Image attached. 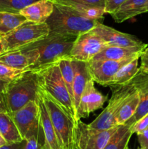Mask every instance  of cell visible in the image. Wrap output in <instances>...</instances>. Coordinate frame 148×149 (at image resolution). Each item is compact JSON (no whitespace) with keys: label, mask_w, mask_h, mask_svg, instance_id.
Returning <instances> with one entry per match:
<instances>
[{"label":"cell","mask_w":148,"mask_h":149,"mask_svg":"<svg viewBox=\"0 0 148 149\" xmlns=\"http://www.w3.org/2000/svg\"><path fill=\"white\" fill-rule=\"evenodd\" d=\"M77 37L49 33L46 37L17 50L30 60L29 70L36 71L62 58H68Z\"/></svg>","instance_id":"obj_1"},{"label":"cell","mask_w":148,"mask_h":149,"mask_svg":"<svg viewBox=\"0 0 148 149\" xmlns=\"http://www.w3.org/2000/svg\"><path fill=\"white\" fill-rule=\"evenodd\" d=\"M38 92L42 97L47 109L60 148L75 149L74 129L76 122L73 116L40 85H39Z\"/></svg>","instance_id":"obj_2"},{"label":"cell","mask_w":148,"mask_h":149,"mask_svg":"<svg viewBox=\"0 0 148 149\" xmlns=\"http://www.w3.org/2000/svg\"><path fill=\"white\" fill-rule=\"evenodd\" d=\"M99 20L79 15L68 7L54 3V10L46 21L49 33L78 36L92 30Z\"/></svg>","instance_id":"obj_3"},{"label":"cell","mask_w":148,"mask_h":149,"mask_svg":"<svg viewBox=\"0 0 148 149\" xmlns=\"http://www.w3.org/2000/svg\"><path fill=\"white\" fill-rule=\"evenodd\" d=\"M39 85L37 73L30 70L9 83L4 93L8 113L10 114L36 100Z\"/></svg>","instance_id":"obj_4"},{"label":"cell","mask_w":148,"mask_h":149,"mask_svg":"<svg viewBox=\"0 0 148 149\" xmlns=\"http://www.w3.org/2000/svg\"><path fill=\"white\" fill-rule=\"evenodd\" d=\"M36 72L37 73L39 85L59 102L75 119L72 98L64 82L57 63L46 65Z\"/></svg>","instance_id":"obj_5"},{"label":"cell","mask_w":148,"mask_h":149,"mask_svg":"<svg viewBox=\"0 0 148 149\" xmlns=\"http://www.w3.org/2000/svg\"><path fill=\"white\" fill-rule=\"evenodd\" d=\"M49 34V29L46 23H36L26 20L8 34L1 36V39L7 52L17 50Z\"/></svg>","instance_id":"obj_6"},{"label":"cell","mask_w":148,"mask_h":149,"mask_svg":"<svg viewBox=\"0 0 148 149\" xmlns=\"http://www.w3.org/2000/svg\"><path fill=\"white\" fill-rule=\"evenodd\" d=\"M136 90L135 78L126 85L113 88V95L109 100L107 107L93 122L89 124V126L98 130H106L117 127L115 116L118 111L125 100Z\"/></svg>","instance_id":"obj_7"},{"label":"cell","mask_w":148,"mask_h":149,"mask_svg":"<svg viewBox=\"0 0 148 149\" xmlns=\"http://www.w3.org/2000/svg\"><path fill=\"white\" fill-rule=\"evenodd\" d=\"M118 126L106 130L91 128L81 120L78 121L74 129L75 149H103L117 130Z\"/></svg>","instance_id":"obj_8"},{"label":"cell","mask_w":148,"mask_h":149,"mask_svg":"<svg viewBox=\"0 0 148 149\" xmlns=\"http://www.w3.org/2000/svg\"><path fill=\"white\" fill-rule=\"evenodd\" d=\"M105 47L102 39L91 30L77 37L68 58L88 63Z\"/></svg>","instance_id":"obj_9"},{"label":"cell","mask_w":148,"mask_h":149,"mask_svg":"<svg viewBox=\"0 0 148 149\" xmlns=\"http://www.w3.org/2000/svg\"><path fill=\"white\" fill-rule=\"evenodd\" d=\"M139 58H131L120 61H91L88 63L89 71L94 82L107 86L113 77L123 66Z\"/></svg>","instance_id":"obj_10"},{"label":"cell","mask_w":148,"mask_h":149,"mask_svg":"<svg viewBox=\"0 0 148 149\" xmlns=\"http://www.w3.org/2000/svg\"><path fill=\"white\" fill-rule=\"evenodd\" d=\"M107 95H104L94 87V81L90 79L87 81L84 91L75 114V122L81 120L98 109H102L107 102Z\"/></svg>","instance_id":"obj_11"},{"label":"cell","mask_w":148,"mask_h":149,"mask_svg":"<svg viewBox=\"0 0 148 149\" xmlns=\"http://www.w3.org/2000/svg\"><path fill=\"white\" fill-rule=\"evenodd\" d=\"M92 31L102 39L107 46L136 47L147 45L133 35L118 31L100 22Z\"/></svg>","instance_id":"obj_12"},{"label":"cell","mask_w":148,"mask_h":149,"mask_svg":"<svg viewBox=\"0 0 148 149\" xmlns=\"http://www.w3.org/2000/svg\"><path fill=\"white\" fill-rule=\"evenodd\" d=\"M21 138L25 139L30 128L39 120V107L36 100L30 101L19 110L10 113Z\"/></svg>","instance_id":"obj_13"},{"label":"cell","mask_w":148,"mask_h":149,"mask_svg":"<svg viewBox=\"0 0 148 149\" xmlns=\"http://www.w3.org/2000/svg\"><path fill=\"white\" fill-rule=\"evenodd\" d=\"M74 71L73 84V103L75 111V120L77 109L81 100V95L84 91L87 81L91 79L89 71L88 63L78 61H72Z\"/></svg>","instance_id":"obj_14"},{"label":"cell","mask_w":148,"mask_h":149,"mask_svg":"<svg viewBox=\"0 0 148 149\" xmlns=\"http://www.w3.org/2000/svg\"><path fill=\"white\" fill-rule=\"evenodd\" d=\"M36 102L39 107V123L44 135L45 141L48 148L49 149H61L47 109L44 103L42 97L38 91L36 95Z\"/></svg>","instance_id":"obj_15"},{"label":"cell","mask_w":148,"mask_h":149,"mask_svg":"<svg viewBox=\"0 0 148 149\" xmlns=\"http://www.w3.org/2000/svg\"><path fill=\"white\" fill-rule=\"evenodd\" d=\"M147 46L136 47L107 46L91 61H120L131 58H140Z\"/></svg>","instance_id":"obj_16"},{"label":"cell","mask_w":148,"mask_h":149,"mask_svg":"<svg viewBox=\"0 0 148 149\" xmlns=\"http://www.w3.org/2000/svg\"><path fill=\"white\" fill-rule=\"evenodd\" d=\"M54 3L51 0H40L20 11L26 20L36 23H44L52 15Z\"/></svg>","instance_id":"obj_17"},{"label":"cell","mask_w":148,"mask_h":149,"mask_svg":"<svg viewBox=\"0 0 148 149\" xmlns=\"http://www.w3.org/2000/svg\"><path fill=\"white\" fill-rule=\"evenodd\" d=\"M135 81L140 95V103L135 114L125 123L131 127L148 113V74L139 71L135 77Z\"/></svg>","instance_id":"obj_18"},{"label":"cell","mask_w":148,"mask_h":149,"mask_svg":"<svg viewBox=\"0 0 148 149\" xmlns=\"http://www.w3.org/2000/svg\"><path fill=\"white\" fill-rule=\"evenodd\" d=\"M148 0H126L111 15L115 22L123 23L135 16L145 13Z\"/></svg>","instance_id":"obj_19"},{"label":"cell","mask_w":148,"mask_h":149,"mask_svg":"<svg viewBox=\"0 0 148 149\" xmlns=\"http://www.w3.org/2000/svg\"><path fill=\"white\" fill-rule=\"evenodd\" d=\"M138 61L139 58H136L122 67L113 77L107 86L113 89L126 85L128 83L131 81L139 72Z\"/></svg>","instance_id":"obj_20"},{"label":"cell","mask_w":148,"mask_h":149,"mask_svg":"<svg viewBox=\"0 0 148 149\" xmlns=\"http://www.w3.org/2000/svg\"><path fill=\"white\" fill-rule=\"evenodd\" d=\"M140 103V95L136 90L125 100L123 104L115 116V124L117 126L125 125L136 113Z\"/></svg>","instance_id":"obj_21"},{"label":"cell","mask_w":148,"mask_h":149,"mask_svg":"<svg viewBox=\"0 0 148 149\" xmlns=\"http://www.w3.org/2000/svg\"><path fill=\"white\" fill-rule=\"evenodd\" d=\"M0 134L7 144L23 141L12 118L7 112H0Z\"/></svg>","instance_id":"obj_22"},{"label":"cell","mask_w":148,"mask_h":149,"mask_svg":"<svg viewBox=\"0 0 148 149\" xmlns=\"http://www.w3.org/2000/svg\"><path fill=\"white\" fill-rule=\"evenodd\" d=\"M0 63L15 69H28L31 65L27 56L18 50L10 51L0 55Z\"/></svg>","instance_id":"obj_23"},{"label":"cell","mask_w":148,"mask_h":149,"mask_svg":"<svg viewBox=\"0 0 148 149\" xmlns=\"http://www.w3.org/2000/svg\"><path fill=\"white\" fill-rule=\"evenodd\" d=\"M24 140L23 149H49L39 120L30 128Z\"/></svg>","instance_id":"obj_24"},{"label":"cell","mask_w":148,"mask_h":149,"mask_svg":"<svg viewBox=\"0 0 148 149\" xmlns=\"http://www.w3.org/2000/svg\"><path fill=\"white\" fill-rule=\"evenodd\" d=\"M133 133L131 127L129 125H119L117 130L103 149H125L128 147Z\"/></svg>","instance_id":"obj_25"},{"label":"cell","mask_w":148,"mask_h":149,"mask_svg":"<svg viewBox=\"0 0 148 149\" xmlns=\"http://www.w3.org/2000/svg\"><path fill=\"white\" fill-rule=\"evenodd\" d=\"M25 21L26 19L20 14L0 12V36L8 34Z\"/></svg>","instance_id":"obj_26"},{"label":"cell","mask_w":148,"mask_h":149,"mask_svg":"<svg viewBox=\"0 0 148 149\" xmlns=\"http://www.w3.org/2000/svg\"><path fill=\"white\" fill-rule=\"evenodd\" d=\"M61 75L65 82L68 91L73 100V84L74 79V71L71 60L68 58H62L57 61Z\"/></svg>","instance_id":"obj_27"},{"label":"cell","mask_w":148,"mask_h":149,"mask_svg":"<svg viewBox=\"0 0 148 149\" xmlns=\"http://www.w3.org/2000/svg\"><path fill=\"white\" fill-rule=\"evenodd\" d=\"M40 0H0V12L20 14L28 6Z\"/></svg>","instance_id":"obj_28"},{"label":"cell","mask_w":148,"mask_h":149,"mask_svg":"<svg viewBox=\"0 0 148 149\" xmlns=\"http://www.w3.org/2000/svg\"><path fill=\"white\" fill-rule=\"evenodd\" d=\"M53 3L66 7H72L76 6H86L104 8L105 7L104 0H51Z\"/></svg>","instance_id":"obj_29"},{"label":"cell","mask_w":148,"mask_h":149,"mask_svg":"<svg viewBox=\"0 0 148 149\" xmlns=\"http://www.w3.org/2000/svg\"><path fill=\"white\" fill-rule=\"evenodd\" d=\"M29 70L15 69V68H10V67L0 63V79L5 82L10 83L21 77L23 74H25Z\"/></svg>","instance_id":"obj_30"},{"label":"cell","mask_w":148,"mask_h":149,"mask_svg":"<svg viewBox=\"0 0 148 149\" xmlns=\"http://www.w3.org/2000/svg\"><path fill=\"white\" fill-rule=\"evenodd\" d=\"M148 127V113L146 115L141 118L140 119L137 121L136 123L133 124L131 127L132 133H136V135Z\"/></svg>","instance_id":"obj_31"},{"label":"cell","mask_w":148,"mask_h":149,"mask_svg":"<svg viewBox=\"0 0 148 149\" xmlns=\"http://www.w3.org/2000/svg\"><path fill=\"white\" fill-rule=\"evenodd\" d=\"M126 1V0H109L105 4L104 13L112 15Z\"/></svg>","instance_id":"obj_32"},{"label":"cell","mask_w":148,"mask_h":149,"mask_svg":"<svg viewBox=\"0 0 148 149\" xmlns=\"http://www.w3.org/2000/svg\"><path fill=\"white\" fill-rule=\"evenodd\" d=\"M141 65L139 71L142 74H148V47L142 52L140 56Z\"/></svg>","instance_id":"obj_33"},{"label":"cell","mask_w":148,"mask_h":149,"mask_svg":"<svg viewBox=\"0 0 148 149\" xmlns=\"http://www.w3.org/2000/svg\"><path fill=\"white\" fill-rule=\"evenodd\" d=\"M139 149H148V127L140 133L137 134Z\"/></svg>","instance_id":"obj_34"},{"label":"cell","mask_w":148,"mask_h":149,"mask_svg":"<svg viewBox=\"0 0 148 149\" xmlns=\"http://www.w3.org/2000/svg\"><path fill=\"white\" fill-rule=\"evenodd\" d=\"M25 144V140L19 143H15L7 144L4 146L1 147L0 149H23Z\"/></svg>","instance_id":"obj_35"},{"label":"cell","mask_w":148,"mask_h":149,"mask_svg":"<svg viewBox=\"0 0 148 149\" xmlns=\"http://www.w3.org/2000/svg\"><path fill=\"white\" fill-rule=\"evenodd\" d=\"M0 112H7L8 113L5 96H4V93H0Z\"/></svg>","instance_id":"obj_36"},{"label":"cell","mask_w":148,"mask_h":149,"mask_svg":"<svg viewBox=\"0 0 148 149\" xmlns=\"http://www.w3.org/2000/svg\"><path fill=\"white\" fill-rule=\"evenodd\" d=\"M8 84L9 83L5 82V81L0 79V93H4V92L6 91V89H7Z\"/></svg>","instance_id":"obj_37"},{"label":"cell","mask_w":148,"mask_h":149,"mask_svg":"<svg viewBox=\"0 0 148 149\" xmlns=\"http://www.w3.org/2000/svg\"><path fill=\"white\" fill-rule=\"evenodd\" d=\"M4 52H5V49H4V45H3V42L1 41V37H0V55H2Z\"/></svg>","instance_id":"obj_38"},{"label":"cell","mask_w":148,"mask_h":149,"mask_svg":"<svg viewBox=\"0 0 148 149\" xmlns=\"http://www.w3.org/2000/svg\"><path fill=\"white\" fill-rule=\"evenodd\" d=\"M7 143L6 142L5 140L4 139V138L2 137V135L0 134V148L2 146H4L7 145Z\"/></svg>","instance_id":"obj_39"},{"label":"cell","mask_w":148,"mask_h":149,"mask_svg":"<svg viewBox=\"0 0 148 149\" xmlns=\"http://www.w3.org/2000/svg\"><path fill=\"white\" fill-rule=\"evenodd\" d=\"M148 12V1H147V4L146 5V8H145V13Z\"/></svg>","instance_id":"obj_40"},{"label":"cell","mask_w":148,"mask_h":149,"mask_svg":"<svg viewBox=\"0 0 148 149\" xmlns=\"http://www.w3.org/2000/svg\"><path fill=\"white\" fill-rule=\"evenodd\" d=\"M104 1H105V4H106V3H107V1H109V0H104Z\"/></svg>","instance_id":"obj_41"},{"label":"cell","mask_w":148,"mask_h":149,"mask_svg":"<svg viewBox=\"0 0 148 149\" xmlns=\"http://www.w3.org/2000/svg\"><path fill=\"white\" fill-rule=\"evenodd\" d=\"M125 149H130V148H128V147H126V148H125Z\"/></svg>","instance_id":"obj_42"},{"label":"cell","mask_w":148,"mask_h":149,"mask_svg":"<svg viewBox=\"0 0 148 149\" xmlns=\"http://www.w3.org/2000/svg\"><path fill=\"white\" fill-rule=\"evenodd\" d=\"M0 37H1V36H0Z\"/></svg>","instance_id":"obj_43"}]
</instances>
